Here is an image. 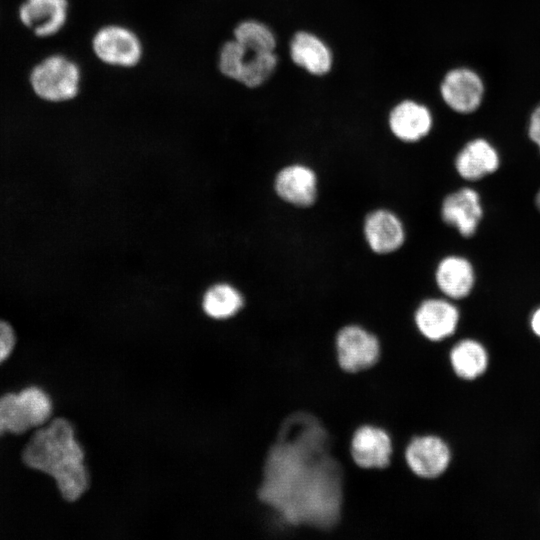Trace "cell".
I'll return each mask as SVG.
<instances>
[{"instance_id":"obj_9","label":"cell","mask_w":540,"mask_h":540,"mask_svg":"<svg viewBox=\"0 0 540 540\" xmlns=\"http://www.w3.org/2000/svg\"><path fill=\"white\" fill-rule=\"evenodd\" d=\"M404 458L413 474L433 479L447 470L451 462V450L438 436H416L405 447Z\"/></svg>"},{"instance_id":"obj_26","label":"cell","mask_w":540,"mask_h":540,"mask_svg":"<svg viewBox=\"0 0 540 540\" xmlns=\"http://www.w3.org/2000/svg\"><path fill=\"white\" fill-rule=\"evenodd\" d=\"M535 204L540 211V188L535 196Z\"/></svg>"},{"instance_id":"obj_14","label":"cell","mask_w":540,"mask_h":540,"mask_svg":"<svg viewBox=\"0 0 540 540\" xmlns=\"http://www.w3.org/2000/svg\"><path fill=\"white\" fill-rule=\"evenodd\" d=\"M388 126L398 140L414 143L428 136L433 127V116L426 105L412 99H403L390 110Z\"/></svg>"},{"instance_id":"obj_2","label":"cell","mask_w":540,"mask_h":540,"mask_svg":"<svg viewBox=\"0 0 540 540\" xmlns=\"http://www.w3.org/2000/svg\"><path fill=\"white\" fill-rule=\"evenodd\" d=\"M21 460L30 469L51 477L67 502L78 500L89 486L84 449L74 425L63 416L53 417L29 434Z\"/></svg>"},{"instance_id":"obj_18","label":"cell","mask_w":540,"mask_h":540,"mask_svg":"<svg viewBox=\"0 0 540 540\" xmlns=\"http://www.w3.org/2000/svg\"><path fill=\"white\" fill-rule=\"evenodd\" d=\"M67 16V0H27L19 9L21 22L39 37L58 33Z\"/></svg>"},{"instance_id":"obj_10","label":"cell","mask_w":540,"mask_h":540,"mask_svg":"<svg viewBox=\"0 0 540 540\" xmlns=\"http://www.w3.org/2000/svg\"><path fill=\"white\" fill-rule=\"evenodd\" d=\"M349 450L353 462L358 467L383 469L391 462L393 444L386 430L364 424L354 431Z\"/></svg>"},{"instance_id":"obj_3","label":"cell","mask_w":540,"mask_h":540,"mask_svg":"<svg viewBox=\"0 0 540 540\" xmlns=\"http://www.w3.org/2000/svg\"><path fill=\"white\" fill-rule=\"evenodd\" d=\"M55 405L48 390L38 384L0 395V437L24 436L54 417Z\"/></svg>"},{"instance_id":"obj_6","label":"cell","mask_w":540,"mask_h":540,"mask_svg":"<svg viewBox=\"0 0 540 540\" xmlns=\"http://www.w3.org/2000/svg\"><path fill=\"white\" fill-rule=\"evenodd\" d=\"M335 352L339 367L348 373H358L374 366L381 356L379 339L356 324L343 326L335 337Z\"/></svg>"},{"instance_id":"obj_21","label":"cell","mask_w":540,"mask_h":540,"mask_svg":"<svg viewBox=\"0 0 540 540\" xmlns=\"http://www.w3.org/2000/svg\"><path fill=\"white\" fill-rule=\"evenodd\" d=\"M243 304L244 299L240 291L227 283L213 285L203 297V310L214 319L234 316Z\"/></svg>"},{"instance_id":"obj_1","label":"cell","mask_w":540,"mask_h":540,"mask_svg":"<svg viewBox=\"0 0 540 540\" xmlns=\"http://www.w3.org/2000/svg\"><path fill=\"white\" fill-rule=\"evenodd\" d=\"M328 439L316 418L297 413L267 454L259 498L287 524L329 529L340 518L343 475Z\"/></svg>"},{"instance_id":"obj_17","label":"cell","mask_w":540,"mask_h":540,"mask_svg":"<svg viewBox=\"0 0 540 540\" xmlns=\"http://www.w3.org/2000/svg\"><path fill=\"white\" fill-rule=\"evenodd\" d=\"M457 174L467 181H478L500 166L497 149L484 138L468 141L457 153L454 161Z\"/></svg>"},{"instance_id":"obj_22","label":"cell","mask_w":540,"mask_h":540,"mask_svg":"<svg viewBox=\"0 0 540 540\" xmlns=\"http://www.w3.org/2000/svg\"><path fill=\"white\" fill-rule=\"evenodd\" d=\"M234 40L245 49L252 52H274L277 39L273 30L265 23L256 19L239 22L233 30Z\"/></svg>"},{"instance_id":"obj_15","label":"cell","mask_w":540,"mask_h":540,"mask_svg":"<svg viewBox=\"0 0 540 540\" xmlns=\"http://www.w3.org/2000/svg\"><path fill=\"white\" fill-rule=\"evenodd\" d=\"M363 233L368 247L376 254H390L402 247L406 232L401 219L393 211L379 208L367 214Z\"/></svg>"},{"instance_id":"obj_24","label":"cell","mask_w":540,"mask_h":540,"mask_svg":"<svg viewBox=\"0 0 540 540\" xmlns=\"http://www.w3.org/2000/svg\"><path fill=\"white\" fill-rule=\"evenodd\" d=\"M527 133L529 139L537 146L540 153V103L530 115Z\"/></svg>"},{"instance_id":"obj_25","label":"cell","mask_w":540,"mask_h":540,"mask_svg":"<svg viewBox=\"0 0 540 540\" xmlns=\"http://www.w3.org/2000/svg\"><path fill=\"white\" fill-rule=\"evenodd\" d=\"M530 327L533 333L540 338V307L533 311L530 318Z\"/></svg>"},{"instance_id":"obj_5","label":"cell","mask_w":540,"mask_h":540,"mask_svg":"<svg viewBox=\"0 0 540 540\" xmlns=\"http://www.w3.org/2000/svg\"><path fill=\"white\" fill-rule=\"evenodd\" d=\"M80 78V68L74 61L55 54L45 58L32 69L30 84L39 98L50 102H63L76 97Z\"/></svg>"},{"instance_id":"obj_4","label":"cell","mask_w":540,"mask_h":540,"mask_svg":"<svg viewBox=\"0 0 540 540\" xmlns=\"http://www.w3.org/2000/svg\"><path fill=\"white\" fill-rule=\"evenodd\" d=\"M278 62L275 51L252 52L232 39L220 48L218 68L225 77L255 89L274 75Z\"/></svg>"},{"instance_id":"obj_23","label":"cell","mask_w":540,"mask_h":540,"mask_svg":"<svg viewBox=\"0 0 540 540\" xmlns=\"http://www.w3.org/2000/svg\"><path fill=\"white\" fill-rule=\"evenodd\" d=\"M18 342V334L14 325L0 318V366L13 354Z\"/></svg>"},{"instance_id":"obj_7","label":"cell","mask_w":540,"mask_h":540,"mask_svg":"<svg viewBox=\"0 0 540 540\" xmlns=\"http://www.w3.org/2000/svg\"><path fill=\"white\" fill-rule=\"evenodd\" d=\"M92 49L101 62L121 68L136 66L143 54L142 43L137 34L116 24L104 26L95 33Z\"/></svg>"},{"instance_id":"obj_13","label":"cell","mask_w":540,"mask_h":540,"mask_svg":"<svg viewBox=\"0 0 540 540\" xmlns=\"http://www.w3.org/2000/svg\"><path fill=\"white\" fill-rule=\"evenodd\" d=\"M274 189L284 202L306 208L316 201L318 178L311 167L300 163L290 164L278 171Z\"/></svg>"},{"instance_id":"obj_20","label":"cell","mask_w":540,"mask_h":540,"mask_svg":"<svg viewBox=\"0 0 540 540\" xmlns=\"http://www.w3.org/2000/svg\"><path fill=\"white\" fill-rule=\"evenodd\" d=\"M449 360L453 372L464 380L477 379L488 367L486 348L474 339L457 342L450 350Z\"/></svg>"},{"instance_id":"obj_16","label":"cell","mask_w":540,"mask_h":540,"mask_svg":"<svg viewBox=\"0 0 540 540\" xmlns=\"http://www.w3.org/2000/svg\"><path fill=\"white\" fill-rule=\"evenodd\" d=\"M291 61L306 73L322 77L333 68V52L318 35L307 30L296 31L289 42Z\"/></svg>"},{"instance_id":"obj_11","label":"cell","mask_w":540,"mask_h":540,"mask_svg":"<svg viewBox=\"0 0 540 540\" xmlns=\"http://www.w3.org/2000/svg\"><path fill=\"white\" fill-rule=\"evenodd\" d=\"M483 207L479 193L470 187L457 189L442 201V220L465 237H472L483 218Z\"/></svg>"},{"instance_id":"obj_8","label":"cell","mask_w":540,"mask_h":540,"mask_svg":"<svg viewBox=\"0 0 540 540\" xmlns=\"http://www.w3.org/2000/svg\"><path fill=\"white\" fill-rule=\"evenodd\" d=\"M439 93L451 110L459 114H470L480 107L485 87L476 71L467 67H457L444 75Z\"/></svg>"},{"instance_id":"obj_12","label":"cell","mask_w":540,"mask_h":540,"mask_svg":"<svg viewBox=\"0 0 540 540\" xmlns=\"http://www.w3.org/2000/svg\"><path fill=\"white\" fill-rule=\"evenodd\" d=\"M460 312L448 298L423 300L414 312V323L419 333L430 341H441L456 331Z\"/></svg>"},{"instance_id":"obj_19","label":"cell","mask_w":540,"mask_h":540,"mask_svg":"<svg viewBox=\"0 0 540 540\" xmlns=\"http://www.w3.org/2000/svg\"><path fill=\"white\" fill-rule=\"evenodd\" d=\"M476 275L472 263L460 255L442 258L435 270V282L441 293L450 300L469 296L475 285Z\"/></svg>"}]
</instances>
